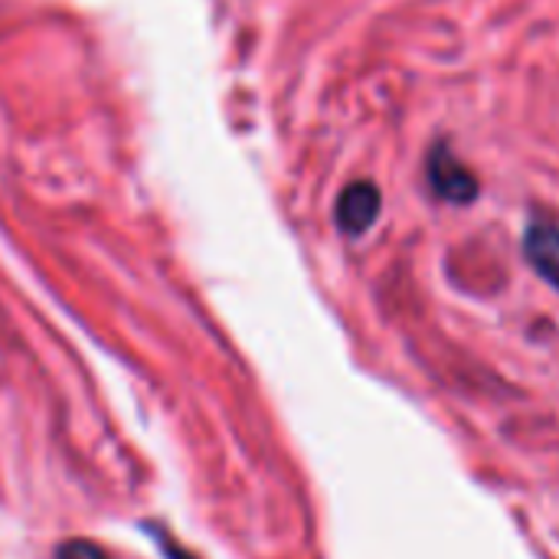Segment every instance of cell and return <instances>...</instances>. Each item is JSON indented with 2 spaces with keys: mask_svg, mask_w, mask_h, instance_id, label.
Segmentation results:
<instances>
[{
  "mask_svg": "<svg viewBox=\"0 0 559 559\" xmlns=\"http://www.w3.org/2000/svg\"><path fill=\"white\" fill-rule=\"evenodd\" d=\"M429 187L449 203H472L478 197L475 174L445 144H436L429 154Z\"/></svg>",
  "mask_w": 559,
  "mask_h": 559,
  "instance_id": "6da1fadb",
  "label": "cell"
},
{
  "mask_svg": "<svg viewBox=\"0 0 559 559\" xmlns=\"http://www.w3.org/2000/svg\"><path fill=\"white\" fill-rule=\"evenodd\" d=\"M380 216V190L370 180H357L350 183L341 200H337V226L347 236H360L367 233Z\"/></svg>",
  "mask_w": 559,
  "mask_h": 559,
  "instance_id": "7a4b0ae2",
  "label": "cell"
},
{
  "mask_svg": "<svg viewBox=\"0 0 559 559\" xmlns=\"http://www.w3.org/2000/svg\"><path fill=\"white\" fill-rule=\"evenodd\" d=\"M524 252L527 262L537 269L540 278H547L554 288H559V223L557 219H534L524 236Z\"/></svg>",
  "mask_w": 559,
  "mask_h": 559,
  "instance_id": "3957f363",
  "label": "cell"
},
{
  "mask_svg": "<svg viewBox=\"0 0 559 559\" xmlns=\"http://www.w3.org/2000/svg\"><path fill=\"white\" fill-rule=\"evenodd\" d=\"M59 559H108V554L92 540H66L59 547Z\"/></svg>",
  "mask_w": 559,
  "mask_h": 559,
  "instance_id": "277c9868",
  "label": "cell"
}]
</instances>
